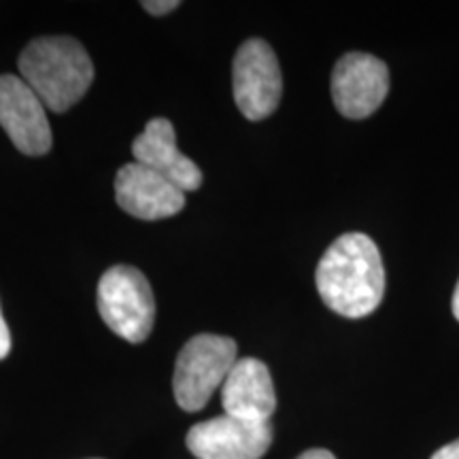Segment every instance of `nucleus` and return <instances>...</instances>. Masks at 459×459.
<instances>
[{
  "mask_svg": "<svg viewBox=\"0 0 459 459\" xmlns=\"http://www.w3.org/2000/svg\"><path fill=\"white\" fill-rule=\"evenodd\" d=\"M315 283L336 315L361 319L375 313L385 294V266L375 240L361 232L338 237L319 260Z\"/></svg>",
  "mask_w": 459,
  "mask_h": 459,
  "instance_id": "obj_1",
  "label": "nucleus"
},
{
  "mask_svg": "<svg viewBox=\"0 0 459 459\" xmlns=\"http://www.w3.org/2000/svg\"><path fill=\"white\" fill-rule=\"evenodd\" d=\"M17 66L28 88L54 113H66L77 105L94 82L90 54L73 37L34 39L22 51Z\"/></svg>",
  "mask_w": 459,
  "mask_h": 459,
  "instance_id": "obj_2",
  "label": "nucleus"
},
{
  "mask_svg": "<svg viewBox=\"0 0 459 459\" xmlns=\"http://www.w3.org/2000/svg\"><path fill=\"white\" fill-rule=\"evenodd\" d=\"M237 364V342L228 336L198 334L177 355L175 400L183 411L198 412L206 406Z\"/></svg>",
  "mask_w": 459,
  "mask_h": 459,
  "instance_id": "obj_3",
  "label": "nucleus"
},
{
  "mask_svg": "<svg viewBox=\"0 0 459 459\" xmlns=\"http://www.w3.org/2000/svg\"><path fill=\"white\" fill-rule=\"evenodd\" d=\"M99 311L105 324L124 341H147L156 321V300L149 281L134 266H113L99 283Z\"/></svg>",
  "mask_w": 459,
  "mask_h": 459,
  "instance_id": "obj_4",
  "label": "nucleus"
},
{
  "mask_svg": "<svg viewBox=\"0 0 459 459\" xmlns=\"http://www.w3.org/2000/svg\"><path fill=\"white\" fill-rule=\"evenodd\" d=\"M232 88L238 111L249 122H262L277 111L283 96V74L271 45L249 39L234 56Z\"/></svg>",
  "mask_w": 459,
  "mask_h": 459,
  "instance_id": "obj_5",
  "label": "nucleus"
},
{
  "mask_svg": "<svg viewBox=\"0 0 459 459\" xmlns=\"http://www.w3.org/2000/svg\"><path fill=\"white\" fill-rule=\"evenodd\" d=\"M389 68L377 56L351 51L332 71V100L349 119L370 117L387 99Z\"/></svg>",
  "mask_w": 459,
  "mask_h": 459,
  "instance_id": "obj_6",
  "label": "nucleus"
},
{
  "mask_svg": "<svg viewBox=\"0 0 459 459\" xmlns=\"http://www.w3.org/2000/svg\"><path fill=\"white\" fill-rule=\"evenodd\" d=\"M186 445L196 459H262L273 445V426L221 415L196 423Z\"/></svg>",
  "mask_w": 459,
  "mask_h": 459,
  "instance_id": "obj_7",
  "label": "nucleus"
},
{
  "mask_svg": "<svg viewBox=\"0 0 459 459\" xmlns=\"http://www.w3.org/2000/svg\"><path fill=\"white\" fill-rule=\"evenodd\" d=\"M0 126L24 156H45L51 149L48 108L15 74H0Z\"/></svg>",
  "mask_w": 459,
  "mask_h": 459,
  "instance_id": "obj_8",
  "label": "nucleus"
},
{
  "mask_svg": "<svg viewBox=\"0 0 459 459\" xmlns=\"http://www.w3.org/2000/svg\"><path fill=\"white\" fill-rule=\"evenodd\" d=\"M115 198L126 213L145 221L166 220L181 213L186 206L183 189L139 162H130L117 170Z\"/></svg>",
  "mask_w": 459,
  "mask_h": 459,
  "instance_id": "obj_9",
  "label": "nucleus"
},
{
  "mask_svg": "<svg viewBox=\"0 0 459 459\" xmlns=\"http://www.w3.org/2000/svg\"><path fill=\"white\" fill-rule=\"evenodd\" d=\"M221 404L230 417L257 423L271 421L277 409V394L268 366L255 358L237 359L221 385Z\"/></svg>",
  "mask_w": 459,
  "mask_h": 459,
  "instance_id": "obj_10",
  "label": "nucleus"
},
{
  "mask_svg": "<svg viewBox=\"0 0 459 459\" xmlns=\"http://www.w3.org/2000/svg\"><path fill=\"white\" fill-rule=\"evenodd\" d=\"M136 162L175 183L183 192H196L203 186V172L177 147L175 128L166 117L152 119L132 143Z\"/></svg>",
  "mask_w": 459,
  "mask_h": 459,
  "instance_id": "obj_11",
  "label": "nucleus"
},
{
  "mask_svg": "<svg viewBox=\"0 0 459 459\" xmlns=\"http://www.w3.org/2000/svg\"><path fill=\"white\" fill-rule=\"evenodd\" d=\"M143 9L152 15H166L179 9V3L177 0H149V3H143Z\"/></svg>",
  "mask_w": 459,
  "mask_h": 459,
  "instance_id": "obj_12",
  "label": "nucleus"
},
{
  "mask_svg": "<svg viewBox=\"0 0 459 459\" xmlns=\"http://www.w3.org/2000/svg\"><path fill=\"white\" fill-rule=\"evenodd\" d=\"M11 351V332L7 321L3 317V311H0V359H4Z\"/></svg>",
  "mask_w": 459,
  "mask_h": 459,
  "instance_id": "obj_13",
  "label": "nucleus"
},
{
  "mask_svg": "<svg viewBox=\"0 0 459 459\" xmlns=\"http://www.w3.org/2000/svg\"><path fill=\"white\" fill-rule=\"evenodd\" d=\"M429 459H459V438L455 443L445 445L443 449H438Z\"/></svg>",
  "mask_w": 459,
  "mask_h": 459,
  "instance_id": "obj_14",
  "label": "nucleus"
},
{
  "mask_svg": "<svg viewBox=\"0 0 459 459\" xmlns=\"http://www.w3.org/2000/svg\"><path fill=\"white\" fill-rule=\"evenodd\" d=\"M296 459H336V457L325 449H308L304 451L302 455H298Z\"/></svg>",
  "mask_w": 459,
  "mask_h": 459,
  "instance_id": "obj_15",
  "label": "nucleus"
},
{
  "mask_svg": "<svg viewBox=\"0 0 459 459\" xmlns=\"http://www.w3.org/2000/svg\"><path fill=\"white\" fill-rule=\"evenodd\" d=\"M453 315H455V319L459 321V281L455 287V294H453Z\"/></svg>",
  "mask_w": 459,
  "mask_h": 459,
  "instance_id": "obj_16",
  "label": "nucleus"
}]
</instances>
